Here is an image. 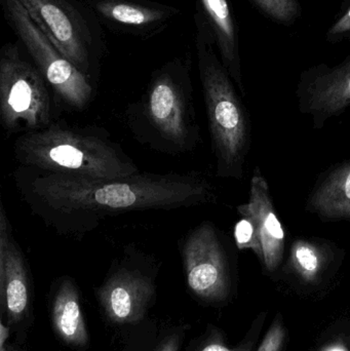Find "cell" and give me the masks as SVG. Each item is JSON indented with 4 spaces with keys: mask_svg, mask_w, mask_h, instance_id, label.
I'll return each instance as SVG.
<instances>
[{
    "mask_svg": "<svg viewBox=\"0 0 350 351\" xmlns=\"http://www.w3.org/2000/svg\"><path fill=\"white\" fill-rule=\"evenodd\" d=\"M16 182L33 210L57 228L92 229L109 215L174 210L216 202L211 182L197 173H137L115 179L51 174L21 168Z\"/></svg>",
    "mask_w": 350,
    "mask_h": 351,
    "instance_id": "obj_1",
    "label": "cell"
},
{
    "mask_svg": "<svg viewBox=\"0 0 350 351\" xmlns=\"http://www.w3.org/2000/svg\"><path fill=\"white\" fill-rule=\"evenodd\" d=\"M14 156L21 168L78 177H127L139 173L134 160L97 128L53 121L45 129L16 138Z\"/></svg>",
    "mask_w": 350,
    "mask_h": 351,
    "instance_id": "obj_2",
    "label": "cell"
},
{
    "mask_svg": "<svg viewBox=\"0 0 350 351\" xmlns=\"http://www.w3.org/2000/svg\"><path fill=\"white\" fill-rule=\"evenodd\" d=\"M195 49L217 176L242 179L251 147L248 114L212 39L195 30Z\"/></svg>",
    "mask_w": 350,
    "mask_h": 351,
    "instance_id": "obj_3",
    "label": "cell"
},
{
    "mask_svg": "<svg viewBox=\"0 0 350 351\" xmlns=\"http://www.w3.org/2000/svg\"><path fill=\"white\" fill-rule=\"evenodd\" d=\"M136 112L140 133L156 149L178 154L197 147L190 55L175 58L154 72Z\"/></svg>",
    "mask_w": 350,
    "mask_h": 351,
    "instance_id": "obj_4",
    "label": "cell"
},
{
    "mask_svg": "<svg viewBox=\"0 0 350 351\" xmlns=\"http://www.w3.org/2000/svg\"><path fill=\"white\" fill-rule=\"evenodd\" d=\"M53 47L92 80L105 51L102 30L92 10L78 0H18Z\"/></svg>",
    "mask_w": 350,
    "mask_h": 351,
    "instance_id": "obj_5",
    "label": "cell"
},
{
    "mask_svg": "<svg viewBox=\"0 0 350 351\" xmlns=\"http://www.w3.org/2000/svg\"><path fill=\"white\" fill-rule=\"evenodd\" d=\"M49 84L18 43L0 53V119L6 135L45 129L53 123Z\"/></svg>",
    "mask_w": 350,
    "mask_h": 351,
    "instance_id": "obj_6",
    "label": "cell"
},
{
    "mask_svg": "<svg viewBox=\"0 0 350 351\" xmlns=\"http://www.w3.org/2000/svg\"><path fill=\"white\" fill-rule=\"evenodd\" d=\"M8 26L24 45L34 65L62 102L84 110L92 100L94 88L88 77L66 59L37 28L18 0H0Z\"/></svg>",
    "mask_w": 350,
    "mask_h": 351,
    "instance_id": "obj_7",
    "label": "cell"
},
{
    "mask_svg": "<svg viewBox=\"0 0 350 351\" xmlns=\"http://www.w3.org/2000/svg\"><path fill=\"white\" fill-rule=\"evenodd\" d=\"M189 290L207 302L227 300L232 291L229 264L213 223H201L185 237L181 247Z\"/></svg>",
    "mask_w": 350,
    "mask_h": 351,
    "instance_id": "obj_8",
    "label": "cell"
},
{
    "mask_svg": "<svg viewBox=\"0 0 350 351\" xmlns=\"http://www.w3.org/2000/svg\"><path fill=\"white\" fill-rule=\"evenodd\" d=\"M300 111L320 129L330 117L350 106V53L339 65L314 66L302 72L297 88Z\"/></svg>",
    "mask_w": 350,
    "mask_h": 351,
    "instance_id": "obj_9",
    "label": "cell"
},
{
    "mask_svg": "<svg viewBox=\"0 0 350 351\" xmlns=\"http://www.w3.org/2000/svg\"><path fill=\"white\" fill-rule=\"evenodd\" d=\"M109 30L140 38L162 33L181 14L179 8L151 0H84Z\"/></svg>",
    "mask_w": 350,
    "mask_h": 351,
    "instance_id": "obj_10",
    "label": "cell"
},
{
    "mask_svg": "<svg viewBox=\"0 0 350 351\" xmlns=\"http://www.w3.org/2000/svg\"><path fill=\"white\" fill-rule=\"evenodd\" d=\"M31 289L24 255L12 235L3 204H0V303L8 321L16 324L26 315Z\"/></svg>",
    "mask_w": 350,
    "mask_h": 351,
    "instance_id": "obj_11",
    "label": "cell"
},
{
    "mask_svg": "<svg viewBox=\"0 0 350 351\" xmlns=\"http://www.w3.org/2000/svg\"><path fill=\"white\" fill-rule=\"evenodd\" d=\"M154 291L149 276L138 269L118 267L97 290V297L109 321L123 325L143 319Z\"/></svg>",
    "mask_w": 350,
    "mask_h": 351,
    "instance_id": "obj_12",
    "label": "cell"
},
{
    "mask_svg": "<svg viewBox=\"0 0 350 351\" xmlns=\"http://www.w3.org/2000/svg\"><path fill=\"white\" fill-rule=\"evenodd\" d=\"M195 30L212 39L224 67L245 96L238 27L232 1L195 0Z\"/></svg>",
    "mask_w": 350,
    "mask_h": 351,
    "instance_id": "obj_13",
    "label": "cell"
},
{
    "mask_svg": "<svg viewBox=\"0 0 350 351\" xmlns=\"http://www.w3.org/2000/svg\"><path fill=\"white\" fill-rule=\"evenodd\" d=\"M238 214L254 222L260 237L265 270L273 274L279 269L285 252L286 233L277 217L269 186L260 170L256 169L251 181L250 198L238 206Z\"/></svg>",
    "mask_w": 350,
    "mask_h": 351,
    "instance_id": "obj_14",
    "label": "cell"
},
{
    "mask_svg": "<svg viewBox=\"0 0 350 351\" xmlns=\"http://www.w3.org/2000/svg\"><path fill=\"white\" fill-rule=\"evenodd\" d=\"M334 261L332 243L300 239L291 245L285 271L303 286L318 287L330 274Z\"/></svg>",
    "mask_w": 350,
    "mask_h": 351,
    "instance_id": "obj_15",
    "label": "cell"
},
{
    "mask_svg": "<svg viewBox=\"0 0 350 351\" xmlns=\"http://www.w3.org/2000/svg\"><path fill=\"white\" fill-rule=\"evenodd\" d=\"M51 321L58 337L68 346L86 348L88 333L82 315L79 294L73 280L64 278L55 291L51 306Z\"/></svg>",
    "mask_w": 350,
    "mask_h": 351,
    "instance_id": "obj_16",
    "label": "cell"
},
{
    "mask_svg": "<svg viewBox=\"0 0 350 351\" xmlns=\"http://www.w3.org/2000/svg\"><path fill=\"white\" fill-rule=\"evenodd\" d=\"M308 210L325 220H350V162L330 171L316 186Z\"/></svg>",
    "mask_w": 350,
    "mask_h": 351,
    "instance_id": "obj_17",
    "label": "cell"
},
{
    "mask_svg": "<svg viewBox=\"0 0 350 351\" xmlns=\"http://www.w3.org/2000/svg\"><path fill=\"white\" fill-rule=\"evenodd\" d=\"M265 16L277 24L292 26L301 16L299 0H249Z\"/></svg>",
    "mask_w": 350,
    "mask_h": 351,
    "instance_id": "obj_18",
    "label": "cell"
},
{
    "mask_svg": "<svg viewBox=\"0 0 350 351\" xmlns=\"http://www.w3.org/2000/svg\"><path fill=\"white\" fill-rule=\"evenodd\" d=\"M267 313L265 311L259 313L256 319L253 322L252 327L249 330L248 334L244 338L242 342L236 348H229L227 344L222 339L221 336L217 335L212 338L211 340L203 344L197 351H253L259 337H260L261 331L264 326L265 319H266Z\"/></svg>",
    "mask_w": 350,
    "mask_h": 351,
    "instance_id": "obj_19",
    "label": "cell"
},
{
    "mask_svg": "<svg viewBox=\"0 0 350 351\" xmlns=\"http://www.w3.org/2000/svg\"><path fill=\"white\" fill-rule=\"evenodd\" d=\"M234 239L240 250H251L263 262V250L260 237L254 222L250 218L242 217L234 227Z\"/></svg>",
    "mask_w": 350,
    "mask_h": 351,
    "instance_id": "obj_20",
    "label": "cell"
},
{
    "mask_svg": "<svg viewBox=\"0 0 350 351\" xmlns=\"http://www.w3.org/2000/svg\"><path fill=\"white\" fill-rule=\"evenodd\" d=\"M287 344V329L281 313L273 319L268 331L256 351H284Z\"/></svg>",
    "mask_w": 350,
    "mask_h": 351,
    "instance_id": "obj_21",
    "label": "cell"
},
{
    "mask_svg": "<svg viewBox=\"0 0 350 351\" xmlns=\"http://www.w3.org/2000/svg\"><path fill=\"white\" fill-rule=\"evenodd\" d=\"M350 39V0H345L340 14L329 27L326 33L327 43L331 45Z\"/></svg>",
    "mask_w": 350,
    "mask_h": 351,
    "instance_id": "obj_22",
    "label": "cell"
},
{
    "mask_svg": "<svg viewBox=\"0 0 350 351\" xmlns=\"http://www.w3.org/2000/svg\"><path fill=\"white\" fill-rule=\"evenodd\" d=\"M318 351H350V344L347 338L336 336L323 343Z\"/></svg>",
    "mask_w": 350,
    "mask_h": 351,
    "instance_id": "obj_23",
    "label": "cell"
},
{
    "mask_svg": "<svg viewBox=\"0 0 350 351\" xmlns=\"http://www.w3.org/2000/svg\"><path fill=\"white\" fill-rule=\"evenodd\" d=\"M181 337L180 334H174V335L170 336L168 339L164 340L158 350L155 351H179L181 346Z\"/></svg>",
    "mask_w": 350,
    "mask_h": 351,
    "instance_id": "obj_24",
    "label": "cell"
},
{
    "mask_svg": "<svg viewBox=\"0 0 350 351\" xmlns=\"http://www.w3.org/2000/svg\"><path fill=\"white\" fill-rule=\"evenodd\" d=\"M8 335H10V329L3 323L0 324V351L5 350L4 346L6 340L8 339Z\"/></svg>",
    "mask_w": 350,
    "mask_h": 351,
    "instance_id": "obj_25",
    "label": "cell"
},
{
    "mask_svg": "<svg viewBox=\"0 0 350 351\" xmlns=\"http://www.w3.org/2000/svg\"><path fill=\"white\" fill-rule=\"evenodd\" d=\"M2 351H6V350H2Z\"/></svg>",
    "mask_w": 350,
    "mask_h": 351,
    "instance_id": "obj_26",
    "label": "cell"
}]
</instances>
